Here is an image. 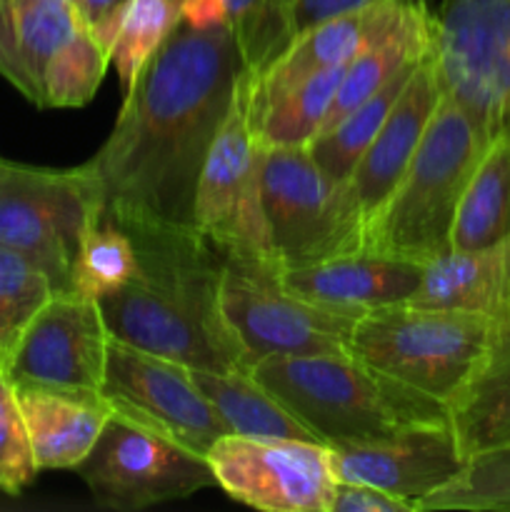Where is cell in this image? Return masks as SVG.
<instances>
[{
	"label": "cell",
	"mask_w": 510,
	"mask_h": 512,
	"mask_svg": "<svg viewBox=\"0 0 510 512\" xmlns=\"http://www.w3.org/2000/svg\"><path fill=\"white\" fill-rule=\"evenodd\" d=\"M418 3L420 0H375L303 30L260 73L253 70V110L268 105L310 75L348 65L375 38L393 30Z\"/></svg>",
	"instance_id": "cell-16"
},
{
	"label": "cell",
	"mask_w": 510,
	"mask_h": 512,
	"mask_svg": "<svg viewBox=\"0 0 510 512\" xmlns=\"http://www.w3.org/2000/svg\"><path fill=\"white\" fill-rule=\"evenodd\" d=\"M220 490L265 512H330L335 478L328 445L223 435L208 450Z\"/></svg>",
	"instance_id": "cell-13"
},
{
	"label": "cell",
	"mask_w": 510,
	"mask_h": 512,
	"mask_svg": "<svg viewBox=\"0 0 510 512\" xmlns=\"http://www.w3.org/2000/svg\"><path fill=\"white\" fill-rule=\"evenodd\" d=\"M260 203L275 260L288 268L363 250L365 223L345 180L330 178L308 148H263Z\"/></svg>",
	"instance_id": "cell-6"
},
{
	"label": "cell",
	"mask_w": 510,
	"mask_h": 512,
	"mask_svg": "<svg viewBox=\"0 0 510 512\" xmlns=\"http://www.w3.org/2000/svg\"><path fill=\"white\" fill-rule=\"evenodd\" d=\"M38 475L18 393L0 360V490L18 495Z\"/></svg>",
	"instance_id": "cell-32"
},
{
	"label": "cell",
	"mask_w": 510,
	"mask_h": 512,
	"mask_svg": "<svg viewBox=\"0 0 510 512\" xmlns=\"http://www.w3.org/2000/svg\"><path fill=\"white\" fill-rule=\"evenodd\" d=\"M420 278L423 263L370 250L283 270V283L290 293L358 318L368 310L408 303L418 290Z\"/></svg>",
	"instance_id": "cell-18"
},
{
	"label": "cell",
	"mask_w": 510,
	"mask_h": 512,
	"mask_svg": "<svg viewBox=\"0 0 510 512\" xmlns=\"http://www.w3.org/2000/svg\"><path fill=\"white\" fill-rule=\"evenodd\" d=\"M0 165H3V160H0Z\"/></svg>",
	"instance_id": "cell-36"
},
{
	"label": "cell",
	"mask_w": 510,
	"mask_h": 512,
	"mask_svg": "<svg viewBox=\"0 0 510 512\" xmlns=\"http://www.w3.org/2000/svg\"><path fill=\"white\" fill-rule=\"evenodd\" d=\"M490 315L395 303L368 310L348 335V353L388 378L448 405L483 355Z\"/></svg>",
	"instance_id": "cell-5"
},
{
	"label": "cell",
	"mask_w": 510,
	"mask_h": 512,
	"mask_svg": "<svg viewBox=\"0 0 510 512\" xmlns=\"http://www.w3.org/2000/svg\"><path fill=\"white\" fill-rule=\"evenodd\" d=\"M250 373L328 448L450 420L448 405L350 353L270 355Z\"/></svg>",
	"instance_id": "cell-3"
},
{
	"label": "cell",
	"mask_w": 510,
	"mask_h": 512,
	"mask_svg": "<svg viewBox=\"0 0 510 512\" xmlns=\"http://www.w3.org/2000/svg\"><path fill=\"white\" fill-rule=\"evenodd\" d=\"M113 220L133 238L138 270L98 300L110 338L190 370H248L220 308L223 253L195 225Z\"/></svg>",
	"instance_id": "cell-2"
},
{
	"label": "cell",
	"mask_w": 510,
	"mask_h": 512,
	"mask_svg": "<svg viewBox=\"0 0 510 512\" xmlns=\"http://www.w3.org/2000/svg\"><path fill=\"white\" fill-rule=\"evenodd\" d=\"M80 28L73 0H0V75L40 108L45 68Z\"/></svg>",
	"instance_id": "cell-20"
},
{
	"label": "cell",
	"mask_w": 510,
	"mask_h": 512,
	"mask_svg": "<svg viewBox=\"0 0 510 512\" xmlns=\"http://www.w3.org/2000/svg\"><path fill=\"white\" fill-rule=\"evenodd\" d=\"M415 68H418V63H415L413 68L403 70L400 75H395V78L390 80L388 85H383L378 93L365 98L358 108H353L348 115H343L338 123L320 130V133L305 145L310 158H313L330 178L338 180V183H343V180L348 178L350 170L355 168L360 155H363L365 148L370 145V140L378 135V130L383 128V123L388 120L390 110L398 103L400 93H403L405 83H408Z\"/></svg>",
	"instance_id": "cell-26"
},
{
	"label": "cell",
	"mask_w": 510,
	"mask_h": 512,
	"mask_svg": "<svg viewBox=\"0 0 510 512\" xmlns=\"http://www.w3.org/2000/svg\"><path fill=\"white\" fill-rule=\"evenodd\" d=\"M485 143L470 115L443 95L405 173L365 223L363 250L423 265L450 250L455 210Z\"/></svg>",
	"instance_id": "cell-4"
},
{
	"label": "cell",
	"mask_w": 510,
	"mask_h": 512,
	"mask_svg": "<svg viewBox=\"0 0 510 512\" xmlns=\"http://www.w3.org/2000/svg\"><path fill=\"white\" fill-rule=\"evenodd\" d=\"M110 50L85 28H80L58 53L50 58L43 78L40 108H80L103 83Z\"/></svg>",
	"instance_id": "cell-29"
},
{
	"label": "cell",
	"mask_w": 510,
	"mask_h": 512,
	"mask_svg": "<svg viewBox=\"0 0 510 512\" xmlns=\"http://www.w3.org/2000/svg\"><path fill=\"white\" fill-rule=\"evenodd\" d=\"M15 393L38 470L78 468L113 415L103 395L43 388H15Z\"/></svg>",
	"instance_id": "cell-21"
},
{
	"label": "cell",
	"mask_w": 510,
	"mask_h": 512,
	"mask_svg": "<svg viewBox=\"0 0 510 512\" xmlns=\"http://www.w3.org/2000/svg\"><path fill=\"white\" fill-rule=\"evenodd\" d=\"M125 5H128V0H75L83 28L108 50L113 45L115 30H118Z\"/></svg>",
	"instance_id": "cell-34"
},
{
	"label": "cell",
	"mask_w": 510,
	"mask_h": 512,
	"mask_svg": "<svg viewBox=\"0 0 510 512\" xmlns=\"http://www.w3.org/2000/svg\"><path fill=\"white\" fill-rule=\"evenodd\" d=\"M343 73L345 65H338V68L310 75L303 83L293 85L283 95L270 100L268 105L253 110V128L258 143L263 148L308 145L328 118V110L333 105L335 90H338Z\"/></svg>",
	"instance_id": "cell-25"
},
{
	"label": "cell",
	"mask_w": 510,
	"mask_h": 512,
	"mask_svg": "<svg viewBox=\"0 0 510 512\" xmlns=\"http://www.w3.org/2000/svg\"><path fill=\"white\" fill-rule=\"evenodd\" d=\"M135 270H138V253L128 230L113 218L98 215L80 240L70 293L98 303L123 288Z\"/></svg>",
	"instance_id": "cell-27"
},
{
	"label": "cell",
	"mask_w": 510,
	"mask_h": 512,
	"mask_svg": "<svg viewBox=\"0 0 510 512\" xmlns=\"http://www.w3.org/2000/svg\"><path fill=\"white\" fill-rule=\"evenodd\" d=\"M100 395L115 415L155 430L198 455H208L228 435L190 368L113 338Z\"/></svg>",
	"instance_id": "cell-12"
},
{
	"label": "cell",
	"mask_w": 510,
	"mask_h": 512,
	"mask_svg": "<svg viewBox=\"0 0 510 512\" xmlns=\"http://www.w3.org/2000/svg\"><path fill=\"white\" fill-rule=\"evenodd\" d=\"M463 458L510 443V290L490 315V333L468 383L448 403Z\"/></svg>",
	"instance_id": "cell-19"
},
{
	"label": "cell",
	"mask_w": 510,
	"mask_h": 512,
	"mask_svg": "<svg viewBox=\"0 0 510 512\" xmlns=\"http://www.w3.org/2000/svg\"><path fill=\"white\" fill-rule=\"evenodd\" d=\"M248 68L233 23L180 15L125 90L113 133L80 165L98 215L193 225L205 155Z\"/></svg>",
	"instance_id": "cell-1"
},
{
	"label": "cell",
	"mask_w": 510,
	"mask_h": 512,
	"mask_svg": "<svg viewBox=\"0 0 510 512\" xmlns=\"http://www.w3.org/2000/svg\"><path fill=\"white\" fill-rule=\"evenodd\" d=\"M440 98H443V90H440L433 50H430L405 83L383 128L370 140L365 153L345 178V188L363 223H368L370 215L380 208V203L388 198L400 175L405 173Z\"/></svg>",
	"instance_id": "cell-17"
},
{
	"label": "cell",
	"mask_w": 510,
	"mask_h": 512,
	"mask_svg": "<svg viewBox=\"0 0 510 512\" xmlns=\"http://www.w3.org/2000/svg\"><path fill=\"white\" fill-rule=\"evenodd\" d=\"M510 290V235L480 250H445L423 265L408 303L493 315Z\"/></svg>",
	"instance_id": "cell-22"
},
{
	"label": "cell",
	"mask_w": 510,
	"mask_h": 512,
	"mask_svg": "<svg viewBox=\"0 0 510 512\" xmlns=\"http://www.w3.org/2000/svg\"><path fill=\"white\" fill-rule=\"evenodd\" d=\"M98 213L83 168L45 170L8 160L0 165V245L38 265L55 293H70L80 240Z\"/></svg>",
	"instance_id": "cell-8"
},
{
	"label": "cell",
	"mask_w": 510,
	"mask_h": 512,
	"mask_svg": "<svg viewBox=\"0 0 510 512\" xmlns=\"http://www.w3.org/2000/svg\"><path fill=\"white\" fill-rule=\"evenodd\" d=\"M220 308L248 370L270 355L348 353L358 320L290 293L278 260L250 255H223Z\"/></svg>",
	"instance_id": "cell-7"
},
{
	"label": "cell",
	"mask_w": 510,
	"mask_h": 512,
	"mask_svg": "<svg viewBox=\"0 0 510 512\" xmlns=\"http://www.w3.org/2000/svg\"><path fill=\"white\" fill-rule=\"evenodd\" d=\"M368 3L375 0H263V10L243 45L250 70L260 73L288 48L290 40L320 20Z\"/></svg>",
	"instance_id": "cell-28"
},
{
	"label": "cell",
	"mask_w": 510,
	"mask_h": 512,
	"mask_svg": "<svg viewBox=\"0 0 510 512\" xmlns=\"http://www.w3.org/2000/svg\"><path fill=\"white\" fill-rule=\"evenodd\" d=\"M223 3H225V8H228L230 23H233V28L238 30L240 40H243V45H245V40H248L255 20H258L260 10H263V0H223Z\"/></svg>",
	"instance_id": "cell-35"
},
{
	"label": "cell",
	"mask_w": 510,
	"mask_h": 512,
	"mask_svg": "<svg viewBox=\"0 0 510 512\" xmlns=\"http://www.w3.org/2000/svg\"><path fill=\"white\" fill-rule=\"evenodd\" d=\"M433 58L443 95L483 138L510 135V0H440Z\"/></svg>",
	"instance_id": "cell-9"
},
{
	"label": "cell",
	"mask_w": 510,
	"mask_h": 512,
	"mask_svg": "<svg viewBox=\"0 0 510 512\" xmlns=\"http://www.w3.org/2000/svg\"><path fill=\"white\" fill-rule=\"evenodd\" d=\"M75 473L100 508L120 512L183 500L218 485L205 455L115 413Z\"/></svg>",
	"instance_id": "cell-11"
},
{
	"label": "cell",
	"mask_w": 510,
	"mask_h": 512,
	"mask_svg": "<svg viewBox=\"0 0 510 512\" xmlns=\"http://www.w3.org/2000/svg\"><path fill=\"white\" fill-rule=\"evenodd\" d=\"M335 483H363L405 500L410 510L465 465L450 420L410 425L363 443L328 448Z\"/></svg>",
	"instance_id": "cell-15"
},
{
	"label": "cell",
	"mask_w": 510,
	"mask_h": 512,
	"mask_svg": "<svg viewBox=\"0 0 510 512\" xmlns=\"http://www.w3.org/2000/svg\"><path fill=\"white\" fill-rule=\"evenodd\" d=\"M55 295L48 275L25 255L0 245V355H8L25 325Z\"/></svg>",
	"instance_id": "cell-31"
},
{
	"label": "cell",
	"mask_w": 510,
	"mask_h": 512,
	"mask_svg": "<svg viewBox=\"0 0 510 512\" xmlns=\"http://www.w3.org/2000/svg\"><path fill=\"white\" fill-rule=\"evenodd\" d=\"M190 373L228 435L320 443L285 405H280L255 380L250 370H225V373L190 370Z\"/></svg>",
	"instance_id": "cell-23"
},
{
	"label": "cell",
	"mask_w": 510,
	"mask_h": 512,
	"mask_svg": "<svg viewBox=\"0 0 510 512\" xmlns=\"http://www.w3.org/2000/svg\"><path fill=\"white\" fill-rule=\"evenodd\" d=\"M0 360H3V355H0Z\"/></svg>",
	"instance_id": "cell-37"
},
{
	"label": "cell",
	"mask_w": 510,
	"mask_h": 512,
	"mask_svg": "<svg viewBox=\"0 0 510 512\" xmlns=\"http://www.w3.org/2000/svg\"><path fill=\"white\" fill-rule=\"evenodd\" d=\"M330 512H413L405 500L363 483H335Z\"/></svg>",
	"instance_id": "cell-33"
},
{
	"label": "cell",
	"mask_w": 510,
	"mask_h": 512,
	"mask_svg": "<svg viewBox=\"0 0 510 512\" xmlns=\"http://www.w3.org/2000/svg\"><path fill=\"white\" fill-rule=\"evenodd\" d=\"M110 333L98 303L75 293H55L3 358L15 388L100 395Z\"/></svg>",
	"instance_id": "cell-14"
},
{
	"label": "cell",
	"mask_w": 510,
	"mask_h": 512,
	"mask_svg": "<svg viewBox=\"0 0 510 512\" xmlns=\"http://www.w3.org/2000/svg\"><path fill=\"white\" fill-rule=\"evenodd\" d=\"M253 70H245L198 178L193 225L223 255L273 258L260 203L263 145L253 128Z\"/></svg>",
	"instance_id": "cell-10"
},
{
	"label": "cell",
	"mask_w": 510,
	"mask_h": 512,
	"mask_svg": "<svg viewBox=\"0 0 510 512\" xmlns=\"http://www.w3.org/2000/svg\"><path fill=\"white\" fill-rule=\"evenodd\" d=\"M510 235V135L488 140L465 183L450 250H480Z\"/></svg>",
	"instance_id": "cell-24"
},
{
	"label": "cell",
	"mask_w": 510,
	"mask_h": 512,
	"mask_svg": "<svg viewBox=\"0 0 510 512\" xmlns=\"http://www.w3.org/2000/svg\"><path fill=\"white\" fill-rule=\"evenodd\" d=\"M180 18V0H128L110 45V63L115 65L123 90L130 88L145 60L168 38Z\"/></svg>",
	"instance_id": "cell-30"
}]
</instances>
